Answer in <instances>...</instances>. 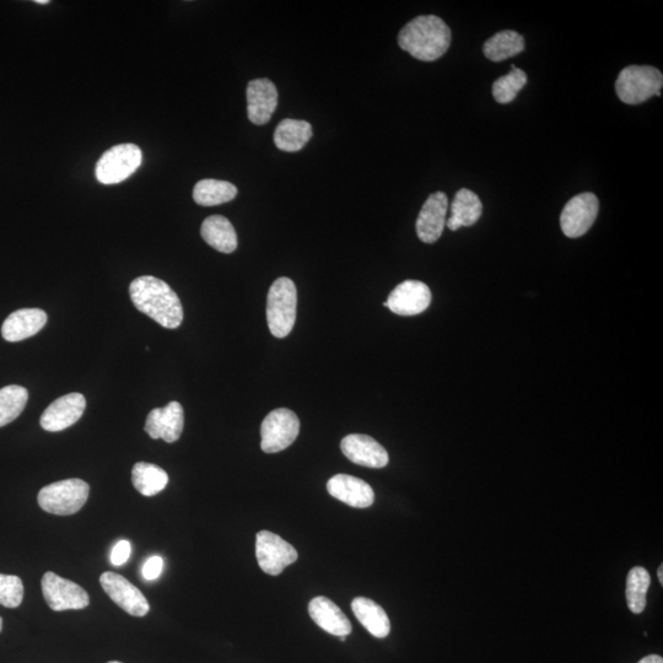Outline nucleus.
Instances as JSON below:
<instances>
[{
  "mask_svg": "<svg viewBox=\"0 0 663 663\" xmlns=\"http://www.w3.org/2000/svg\"><path fill=\"white\" fill-rule=\"evenodd\" d=\"M134 306L142 314L167 330H176L183 321V309L179 295L164 280L152 276L134 279L129 287Z\"/></svg>",
  "mask_w": 663,
  "mask_h": 663,
  "instance_id": "nucleus-1",
  "label": "nucleus"
},
{
  "mask_svg": "<svg viewBox=\"0 0 663 663\" xmlns=\"http://www.w3.org/2000/svg\"><path fill=\"white\" fill-rule=\"evenodd\" d=\"M398 45L419 61L434 62L449 50L451 30L439 16H418L401 30Z\"/></svg>",
  "mask_w": 663,
  "mask_h": 663,
  "instance_id": "nucleus-2",
  "label": "nucleus"
},
{
  "mask_svg": "<svg viewBox=\"0 0 663 663\" xmlns=\"http://www.w3.org/2000/svg\"><path fill=\"white\" fill-rule=\"evenodd\" d=\"M298 306V291L293 280L279 278L272 284L267 298V323L276 338L288 337L293 331Z\"/></svg>",
  "mask_w": 663,
  "mask_h": 663,
  "instance_id": "nucleus-3",
  "label": "nucleus"
},
{
  "mask_svg": "<svg viewBox=\"0 0 663 663\" xmlns=\"http://www.w3.org/2000/svg\"><path fill=\"white\" fill-rule=\"evenodd\" d=\"M89 484L72 478L46 485L40 490L39 505L48 514L69 516L77 514L88 501Z\"/></svg>",
  "mask_w": 663,
  "mask_h": 663,
  "instance_id": "nucleus-4",
  "label": "nucleus"
},
{
  "mask_svg": "<svg viewBox=\"0 0 663 663\" xmlns=\"http://www.w3.org/2000/svg\"><path fill=\"white\" fill-rule=\"evenodd\" d=\"M663 75L659 69L648 66H630L618 75L616 91L624 104L639 105L661 96Z\"/></svg>",
  "mask_w": 663,
  "mask_h": 663,
  "instance_id": "nucleus-5",
  "label": "nucleus"
},
{
  "mask_svg": "<svg viewBox=\"0 0 663 663\" xmlns=\"http://www.w3.org/2000/svg\"><path fill=\"white\" fill-rule=\"evenodd\" d=\"M143 153L136 144L116 145L97 161L96 179L102 185H116L126 181L142 165Z\"/></svg>",
  "mask_w": 663,
  "mask_h": 663,
  "instance_id": "nucleus-6",
  "label": "nucleus"
},
{
  "mask_svg": "<svg viewBox=\"0 0 663 663\" xmlns=\"http://www.w3.org/2000/svg\"><path fill=\"white\" fill-rule=\"evenodd\" d=\"M300 433V420L298 415L288 408H279L264 418L261 427V449L266 454L288 449L294 444Z\"/></svg>",
  "mask_w": 663,
  "mask_h": 663,
  "instance_id": "nucleus-7",
  "label": "nucleus"
},
{
  "mask_svg": "<svg viewBox=\"0 0 663 663\" xmlns=\"http://www.w3.org/2000/svg\"><path fill=\"white\" fill-rule=\"evenodd\" d=\"M258 565L268 575L277 576L298 560V552L276 533L261 531L256 536Z\"/></svg>",
  "mask_w": 663,
  "mask_h": 663,
  "instance_id": "nucleus-8",
  "label": "nucleus"
},
{
  "mask_svg": "<svg viewBox=\"0 0 663 663\" xmlns=\"http://www.w3.org/2000/svg\"><path fill=\"white\" fill-rule=\"evenodd\" d=\"M41 585L43 597L52 611L63 612L89 606L90 597L82 586L63 579L52 571L43 575Z\"/></svg>",
  "mask_w": 663,
  "mask_h": 663,
  "instance_id": "nucleus-9",
  "label": "nucleus"
},
{
  "mask_svg": "<svg viewBox=\"0 0 663 663\" xmlns=\"http://www.w3.org/2000/svg\"><path fill=\"white\" fill-rule=\"evenodd\" d=\"M600 202L594 193H581L571 198L560 215V226L565 236L578 239L585 235L594 225Z\"/></svg>",
  "mask_w": 663,
  "mask_h": 663,
  "instance_id": "nucleus-10",
  "label": "nucleus"
},
{
  "mask_svg": "<svg viewBox=\"0 0 663 663\" xmlns=\"http://www.w3.org/2000/svg\"><path fill=\"white\" fill-rule=\"evenodd\" d=\"M100 584L111 600L131 616L144 617L149 613L147 598L122 575L106 571L100 576Z\"/></svg>",
  "mask_w": 663,
  "mask_h": 663,
  "instance_id": "nucleus-11",
  "label": "nucleus"
},
{
  "mask_svg": "<svg viewBox=\"0 0 663 663\" xmlns=\"http://www.w3.org/2000/svg\"><path fill=\"white\" fill-rule=\"evenodd\" d=\"M388 309L400 316L422 314L431 303V291L419 280H406L392 290L386 301Z\"/></svg>",
  "mask_w": 663,
  "mask_h": 663,
  "instance_id": "nucleus-12",
  "label": "nucleus"
},
{
  "mask_svg": "<svg viewBox=\"0 0 663 663\" xmlns=\"http://www.w3.org/2000/svg\"><path fill=\"white\" fill-rule=\"evenodd\" d=\"M86 400L82 393H69L58 398L41 415V427L51 433L66 430L83 417Z\"/></svg>",
  "mask_w": 663,
  "mask_h": 663,
  "instance_id": "nucleus-13",
  "label": "nucleus"
},
{
  "mask_svg": "<svg viewBox=\"0 0 663 663\" xmlns=\"http://www.w3.org/2000/svg\"><path fill=\"white\" fill-rule=\"evenodd\" d=\"M447 209H449V198L444 192L430 194L415 224L420 241L434 244L440 239L446 226Z\"/></svg>",
  "mask_w": 663,
  "mask_h": 663,
  "instance_id": "nucleus-14",
  "label": "nucleus"
},
{
  "mask_svg": "<svg viewBox=\"0 0 663 663\" xmlns=\"http://www.w3.org/2000/svg\"><path fill=\"white\" fill-rule=\"evenodd\" d=\"M185 427V415L179 402H170L164 408H155L145 423V433L154 440L163 439L169 444L181 438Z\"/></svg>",
  "mask_w": 663,
  "mask_h": 663,
  "instance_id": "nucleus-15",
  "label": "nucleus"
},
{
  "mask_svg": "<svg viewBox=\"0 0 663 663\" xmlns=\"http://www.w3.org/2000/svg\"><path fill=\"white\" fill-rule=\"evenodd\" d=\"M247 115L253 125H267L278 106V90L271 80L255 79L247 85Z\"/></svg>",
  "mask_w": 663,
  "mask_h": 663,
  "instance_id": "nucleus-16",
  "label": "nucleus"
},
{
  "mask_svg": "<svg viewBox=\"0 0 663 663\" xmlns=\"http://www.w3.org/2000/svg\"><path fill=\"white\" fill-rule=\"evenodd\" d=\"M341 449L349 461L363 467L384 468L390 461L385 447L368 435L346 436L341 442Z\"/></svg>",
  "mask_w": 663,
  "mask_h": 663,
  "instance_id": "nucleus-17",
  "label": "nucleus"
},
{
  "mask_svg": "<svg viewBox=\"0 0 663 663\" xmlns=\"http://www.w3.org/2000/svg\"><path fill=\"white\" fill-rule=\"evenodd\" d=\"M328 493L352 508H370L375 501V493L368 483L348 474H337L327 483Z\"/></svg>",
  "mask_w": 663,
  "mask_h": 663,
  "instance_id": "nucleus-18",
  "label": "nucleus"
},
{
  "mask_svg": "<svg viewBox=\"0 0 663 663\" xmlns=\"http://www.w3.org/2000/svg\"><path fill=\"white\" fill-rule=\"evenodd\" d=\"M309 613L312 621L332 635L348 636L353 628L346 614L330 598L318 596L310 602Z\"/></svg>",
  "mask_w": 663,
  "mask_h": 663,
  "instance_id": "nucleus-19",
  "label": "nucleus"
},
{
  "mask_svg": "<svg viewBox=\"0 0 663 663\" xmlns=\"http://www.w3.org/2000/svg\"><path fill=\"white\" fill-rule=\"evenodd\" d=\"M47 315L40 309H21L9 315L2 327V336L8 342L25 341L46 326Z\"/></svg>",
  "mask_w": 663,
  "mask_h": 663,
  "instance_id": "nucleus-20",
  "label": "nucleus"
},
{
  "mask_svg": "<svg viewBox=\"0 0 663 663\" xmlns=\"http://www.w3.org/2000/svg\"><path fill=\"white\" fill-rule=\"evenodd\" d=\"M451 218L446 220V226L451 231H457L462 226H472L482 217L483 204L476 193L462 188L456 193L451 204Z\"/></svg>",
  "mask_w": 663,
  "mask_h": 663,
  "instance_id": "nucleus-21",
  "label": "nucleus"
},
{
  "mask_svg": "<svg viewBox=\"0 0 663 663\" xmlns=\"http://www.w3.org/2000/svg\"><path fill=\"white\" fill-rule=\"evenodd\" d=\"M355 617L377 639H384L391 632V622L385 609L370 598L357 597L352 602Z\"/></svg>",
  "mask_w": 663,
  "mask_h": 663,
  "instance_id": "nucleus-22",
  "label": "nucleus"
},
{
  "mask_svg": "<svg viewBox=\"0 0 663 663\" xmlns=\"http://www.w3.org/2000/svg\"><path fill=\"white\" fill-rule=\"evenodd\" d=\"M203 240L221 253H233L237 249V235L233 224L223 215H212L203 221Z\"/></svg>",
  "mask_w": 663,
  "mask_h": 663,
  "instance_id": "nucleus-23",
  "label": "nucleus"
},
{
  "mask_svg": "<svg viewBox=\"0 0 663 663\" xmlns=\"http://www.w3.org/2000/svg\"><path fill=\"white\" fill-rule=\"evenodd\" d=\"M312 134L309 122L285 118L274 132V143L282 152L296 153L310 142Z\"/></svg>",
  "mask_w": 663,
  "mask_h": 663,
  "instance_id": "nucleus-24",
  "label": "nucleus"
},
{
  "mask_svg": "<svg viewBox=\"0 0 663 663\" xmlns=\"http://www.w3.org/2000/svg\"><path fill=\"white\" fill-rule=\"evenodd\" d=\"M132 483L144 497H154L166 488L169 476L163 468L153 463L138 462L133 466Z\"/></svg>",
  "mask_w": 663,
  "mask_h": 663,
  "instance_id": "nucleus-25",
  "label": "nucleus"
},
{
  "mask_svg": "<svg viewBox=\"0 0 663 663\" xmlns=\"http://www.w3.org/2000/svg\"><path fill=\"white\" fill-rule=\"evenodd\" d=\"M236 196V186L228 181L202 180L197 182L193 190L194 202L203 207L220 206L233 201Z\"/></svg>",
  "mask_w": 663,
  "mask_h": 663,
  "instance_id": "nucleus-26",
  "label": "nucleus"
},
{
  "mask_svg": "<svg viewBox=\"0 0 663 663\" xmlns=\"http://www.w3.org/2000/svg\"><path fill=\"white\" fill-rule=\"evenodd\" d=\"M525 50V40L515 31H501L484 43L485 57L492 62H503L505 59L520 55Z\"/></svg>",
  "mask_w": 663,
  "mask_h": 663,
  "instance_id": "nucleus-27",
  "label": "nucleus"
},
{
  "mask_svg": "<svg viewBox=\"0 0 663 663\" xmlns=\"http://www.w3.org/2000/svg\"><path fill=\"white\" fill-rule=\"evenodd\" d=\"M651 584L649 571L643 567H635L629 571L627 579V603L634 614L644 612L646 608V595Z\"/></svg>",
  "mask_w": 663,
  "mask_h": 663,
  "instance_id": "nucleus-28",
  "label": "nucleus"
},
{
  "mask_svg": "<svg viewBox=\"0 0 663 663\" xmlns=\"http://www.w3.org/2000/svg\"><path fill=\"white\" fill-rule=\"evenodd\" d=\"M29 400L25 387L12 385L0 390V428L14 422L23 413Z\"/></svg>",
  "mask_w": 663,
  "mask_h": 663,
  "instance_id": "nucleus-29",
  "label": "nucleus"
},
{
  "mask_svg": "<svg viewBox=\"0 0 663 663\" xmlns=\"http://www.w3.org/2000/svg\"><path fill=\"white\" fill-rule=\"evenodd\" d=\"M527 84V75L524 70L511 67V72L501 77L493 85V96L499 104H510L516 99L520 91Z\"/></svg>",
  "mask_w": 663,
  "mask_h": 663,
  "instance_id": "nucleus-30",
  "label": "nucleus"
},
{
  "mask_svg": "<svg viewBox=\"0 0 663 663\" xmlns=\"http://www.w3.org/2000/svg\"><path fill=\"white\" fill-rule=\"evenodd\" d=\"M24 598V584L19 576L0 574V605L16 608Z\"/></svg>",
  "mask_w": 663,
  "mask_h": 663,
  "instance_id": "nucleus-31",
  "label": "nucleus"
},
{
  "mask_svg": "<svg viewBox=\"0 0 663 663\" xmlns=\"http://www.w3.org/2000/svg\"><path fill=\"white\" fill-rule=\"evenodd\" d=\"M164 559L159 557V555H154L150 557L147 562L144 563L142 568V575L145 580L154 581L160 578V575L163 574L164 570Z\"/></svg>",
  "mask_w": 663,
  "mask_h": 663,
  "instance_id": "nucleus-32",
  "label": "nucleus"
},
{
  "mask_svg": "<svg viewBox=\"0 0 663 663\" xmlns=\"http://www.w3.org/2000/svg\"><path fill=\"white\" fill-rule=\"evenodd\" d=\"M132 554V544L131 542L122 539L118 542L115 547L112 549L111 553V563L115 567H122L128 562L129 557Z\"/></svg>",
  "mask_w": 663,
  "mask_h": 663,
  "instance_id": "nucleus-33",
  "label": "nucleus"
},
{
  "mask_svg": "<svg viewBox=\"0 0 663 663\" xmlns=\"http://www.w3.org/2000/svg\"><path fill=\"white\" fill-rule=\"evenodd\" d=\"M639 663H663V659L659 655H650L644 657Z\"/></svg>",
  "mask_w": 663,
  "mask_h": 663,
  "instance_id": "nucleus-34",
  "label": "nucleus"
},
{
  "mask_svg": "<svg viewBox=\"0 0 663 663\" xmlns=\"http://www.w3.org/2000/svg\"><path fill=\"white\" fill-rule=\"evenodd\" d=\"M657 576H659L660 584L663 585V565H660L659 571H657Z\"/></svg>",
  "mask_w": 663,
  "mask_h": 663,
  "instance_id": "nucleus-35",
  "label": "nucleus"
},
{
  "mask_svg": "<svg viewBox=\"0 0 663 663\" xmlns=\"http://www.w3.org/2000/svg\"><path fill=\"white\" fill-rule=\"evenodd\" d=\"M37 4H48V0H36Z\"/></svg>",
  "mask_w": 663,
  "mask_h": 663,
  "instance_id": "nucleus-36",
  "label": "nucleus"
},
{
  "mask_svg": "<svg viewBox=\"0 0 663 663\" xmlns=\"http://www.w3.org/2000/svg\"><path fill=\"white\" fill-rule=\"evenodd\" d=\"M2 629H3V619L0 618V632H2Z\"/></svg>",
  "mask_w": 663,
  "mask_h": 663,
  "instance_id": "nucleus-37",
  "label": "nucleus"
},
{
  "mask_svg": "<svg viewBox=\"0 0 663 663\" xmlns=\"http://www.w3.org/2000/svg\"><path fill=\"white\" fill-rule=\"evenodd\" d=\"M339 639H341V641H346V640H347V636H341V638H339Z\"/></svg>",
  "mask_w": 663,
  "mask_h": 663,
  "instance_id": "nucleus-38",
  "label": "nucleus"
},
{
  "mask_svg": "<svg viewBox=\"0 0 663 663\" xmlns=\"http://www.w3.org/2000/svg\"><path fill=\"white\" fill-rule=\"evenodd\" d=\"M109 663H122V662H118V661H111V662H109Z\"/></svg>",
  "mask_w": 663,
  "mask_h": 663,
  "instance_id": "nucleus-39",
  "label": "nucleus"
}]
</instances>
